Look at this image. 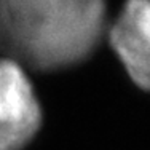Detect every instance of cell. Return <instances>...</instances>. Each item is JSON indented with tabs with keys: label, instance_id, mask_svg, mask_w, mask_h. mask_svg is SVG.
<instances>
[{
	"label": "cell",
	"instance_id": "cell-1",
	"mask_svg": "<svg viewBox=\"0 0 150 150\" xmlns=\"http://www.w3.org/2000/svg\"><path fill=\"white\" fill-rule=\"evenodd\" d=\"M105 0H0V51L26 69L86 59L105 30Z\"/></svg>",
	"mask_w": 150,
	"mask_h": 150
},
{
	"label": "cell",
	"instance_id": "cell-2",
	"mask_svg": "<svg viewBox=\"0 0 150 150\" xmlns=\"http://www.w3.org/2000/svg\"><path fill=\"white\" fill-rule=\"evenodd\" d=\"M42 110L21 64L0 58V150H21L40 128Z\"/></svg>",
	"mask_w": 150,
	"mask_h": 150
},
{
	"label": "cell",
	"instance_id": "cell-3",
	"mask_svg": "<svg viewBox=\"0 0 150 150\" xmlns=\"http://www.w3.org/2000/svg\"><path fill=\"white\" fill-rule=\"evenodd\" d=\"M107 37L131 80L150 91V0H125Z\"/></svg>",
	"mask_w": 150,
	"mask_h": 150
}]
</instances>
